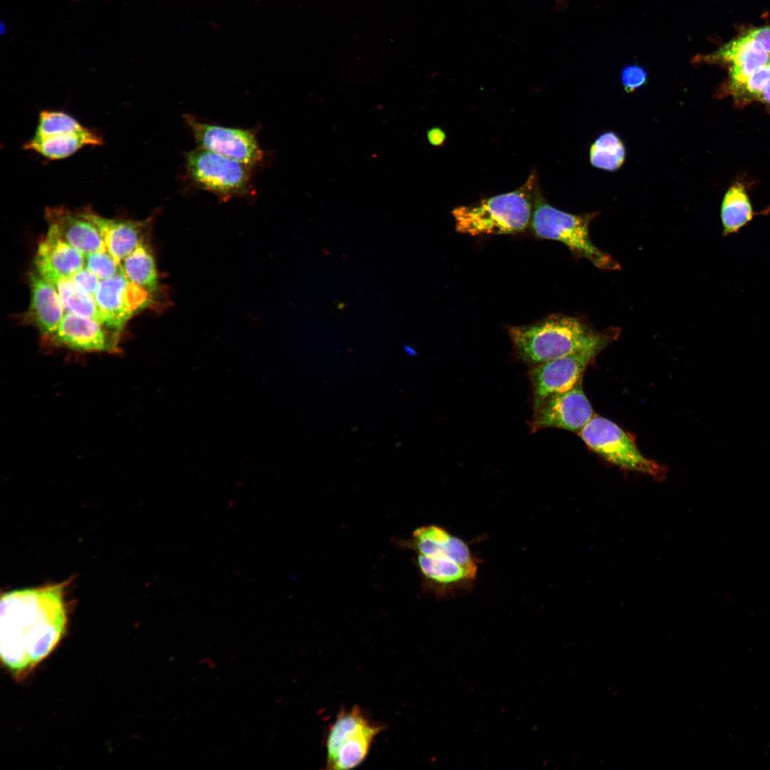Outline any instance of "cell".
<instances>
[{
    "mask_svg": "<svg viewBox=\"0 0 770 770\" xmlns=\"http://www.w3.org/2000/svg\"><path fill=\"white\" fill-rule=\"evenodd\" d=\"M621 78L625 91L632 93L647 83L648 75L644 68L634 64L623 68Z\"/></svg>",
    "mask_w": 770,
    "mask_h": 770,
    "instance_id": "484cf974",
    "label": "cell"
},
{
    "mask_svg": "<svg viewBox=\"0 0 770 770\" xmlns=\"http://www.w3.org/2000/svg\"><path fill=\"white\" fill-rule=\"evenodd\" d=\"M381 725L372 722L359 707L342 709L329 727L326 739V769L346 770L366 758Z\"/></svg>",
    "mask_w": 770,
    "mask_h": 770,
    "instance_id": "52a82bcc",
    "label": "cell"
},
{
    "mask_svg": "<svg viewBox=\"0 0 770 770\" xmlns=\"http://www.w3.org/2000/svg\"><path fill=\"white\" fill-rule=\"evenodd\" d=\"M103 143L102 136L81 125L71 115L58 111H42L34 136L24 145L48 160L68 158L81 148Z\"/></svg>",
    "mask_w": 770,
    "mask_h": 770,
    "instance_id": "9c48e42d",
    "label": "cell"
},
{
    "mask_svg": "<svg viewBox=\"0 0 770 770\" xmlns=\"http://www.w3.org/2000/svg\"><path fill=\"white\" fill-rule=\"evenodd\" d=\"M84 260V267L100 280L110 279L123 270L120 261L108 251L85 255Z\"/></svg>",
    "mask_w": 770,
    "mask_h": 770,
    "instance_id": "cb8c5ba5",
    "label": "cell"
},
{
    "mask_svg": "<svg viewBox=\"0 0 770 770\" xmlns=\"http://www.w3.org/2000/svg\"><path fill=\"white\" fill-rule=\"evenodd\" d=\"M604 347L592 346L532 367L528 376L533 410L548 398L578 384L587 365Z\"/></svg>",
    "mask_w": 770,
    "mask_h": 770,
    "instance_id": "8fae6325",
    "label": "cell"
},
{
    "mask_svg": "<svg viewBox=\"0 0 770 770\" xmlns=\"http://www.w3.org/2000/svg\"><path fill=\"white\" fill-rule=\"evenodd\" d=\"M593 417V409L580 381L573 389L548 398L534 409L530 428L533 433L556 428L578 433Z\"/></svg>",
    "mask_w": 770,
    "mask_h": 770,
    "instance_id": "4fadbf2b",
    "label": "cell"
},
{
    "mask_svg": "<svg viewBox=\"0 0 770 770\" xmlns=\"http://www.w3.org/2000/svg\"><path fill=\"white\" fill-rule=\"evenodd\" d=\"M403 349H404V352L408 355L411 356V355L414 354V353H415V351L414 350V349L410 346H406V345L404 346Z\"/></svg>",
    "mask_w": 770,
    "mask_h": 770,
    "instance_id": "1f68e13d",
    "label": "cell"
},
{
    "mask_svg": "<svg viewBox=\"0 0 770 770\" xmlns=\"http://www.w3.org/2000/svg\"><path fill=\"white\" fill-rule=\"evenodd\" d=\"M769 54L759 43L746 34L729 41L714 53L697 57L696 60L697 62L722 61L732 63L729 69L731 87L733 93L736 94L756 69L768 63Z\"/></svg>",
    "mask_w": 770,
    "mask_h": 770,
    "instance_id": "9a60e30c",
    "label": "cell"
},
{
    "mask_svg": "<svg viewBox=\"0 0 770 770\" xmlns=\"http://www.w3.org/2000/svg\"><path fill=\"white\" fill-rule=\"evenodd\" d=\"M767 64L770 66V55L769 56V60H768V63Z\"/></svg>",
    "mask_w": 770,
    "mask_h": 770,
    "instance_id": "d6a6232c",
    "label": "cell"
},
{
    "mask_svg": "<svg viewBox=\"0 0 770 770\" xmlns=\"http://www.w3.org/2000/svg\"><path fill=\"white\" fill-rule=\"evenodd\" d=\"M427 139L432 145H441L446 140V133L440 128H432L427 131Z\"/></svg>",
    "mask_w": 770,
    "mask_h": 770,
    "instance_id": "f1b7e54d",
    "label": "cell"
},
{
    "mask_svg": "<svg viewBox=\"0 0 770 770\" xmlns=\"http://www.w3.org/2000/svg\"><path fill=\"white\" fill-rule=\"evenodd\" d=\"M122 269L132 282L155 294L159 288L158 272L152 251L145 243L123 260Z\"/></svg>",
    "mask_w": 770,
    "mask_h": 770,
    "instance_id": "7402d4cb",
    "label": "cell"
},
{
    "mask_svg": "<svg viewBox=\"0 0 770 770\" xmlns=\"http://www.w3.org/2000/svg\"><path fill=\"white\" fill-rule=\"evenodd\" d=\"M71 278L81 288L95 297L101 280L87 268L84 267Z\"/></svg>",
    "mask_w": 770,
    "mask_h": 770,
    "instance_id": "4316f807",
    "label": "cell"
},
{
    "mask_svg": "<svg viewBox=\"0 0 770 770\" xmlns=\"http://www.w3.org/2000/svg\"><path fill=\"white\" fill-rule=\"evenodd\" d=\"M95 299L104 325L120 332L134 314L154 302V294L132 282L122 270L110 279L101 280Z\"/></svg>",
    "mask_w": 770,
    "mask_h": 770,
    "instance_id": "7c38bea8",
    "label": "cell"
},
{
    "mask_svg": "<svg viewBox=\"0 0 770 770\" xmlns=\"http://www.w3.org/2000/svg\"><path fill=\"white\" fill-rule=\"evenodd\" d=\"M402 543L415 553L423 590L436 599H451L473 590L481 560L471 543L435 524L419 527Z\"/></svg>",
    "mask_w": 770,
    "mask_h": 770,
    "instance_id": "7a4b0ae2",
    "label": "cell"
},
{
    "mask_svg": "<svg viewBox=\"0 0 770 770\" xmlns=\"http://www.w3.org/2000/svg\"><path fill=\"white\" fill-rule=\"evenodd\" d=\"M757 99L770 106V83L764 88Z\"/></svg>",
    "mask_w": 770,
    "mask_h": 770,
    "instance_id": "f546056e",
    "label": "cell"
},
{
    "mask_svg": "<svg viewBox=\"0 0 770 770\" xmlns=\"http://www.w3.org/2000/svg\"><path fill=\"white\" fill-rule=\"evenodd\" d=\"M81 212L96 227L108 252L118 261L124 260L144 243V222L108 219L87 209Z\"/></svg>",
    "mask_w": 770,
    "mask_h": 770,
    "instance_id": "ac0fdd59",
    "label": "cell"
},
{
    "mask_svg": "<svg viewBox=\"0 0 770 770\" xmlns=\"http://www.w3.org/2000/svg\"><path fill=\"white\" fill-rule=\"evenodd\" d=\"M508 334L516 356L532 367L592 346H605L612 337L563 314L550 315L528 325L510 327Z\"/></svg>",
    "mask_w": 770,
    "mask_h": 770,
    "instance_id": "3957f363",
    "label": "cell"
},
{
    "mask_svg": "<svg viewBox=\"0 0 770 770\" xmlns=\"http://www.w3.org/2000/svg\"><path fill=\"white\" fill-rule=\"evenodd\" d=\"M535 173L519 188L456 207L451 212L458 232L472 236L523 232L533 217L538 184Z\"/></svg>",
    "mask_w": 770,
    "mask_h": 770,
    "instance_id": "277c9868",
    "label": "cell"
},
{
    "mask_svg": "<svg viewBox=\"0 0 770 770\" xmlns=\"http://www.w3.org/2000/svg\"><path fill=\"white\" fill-rule=\"evenodd\" d=\"M720 216L724 236L738 232L752 220V205L741 184L735 183L726 192Z\"/></svg>",
    "mask_w": 770,
    "mask_h": 770,
    "instance_id": "44dd1931",
    "label": "cell"
},
{
    "mask_svg": "<svg viewBox=\"0 0 770 770\" xmlns=\"http://www.w3.org/2000/svg\"><path fill=\"white\" fill-rule=\"evenodd\" d=\"M597 215V212L574 215L558 210L546 202L537 186L530 226L536 237L563 243L576 256L588 260L599 269L618 270V262L590 238L589 226Z\"/></svg>",
    "mask_w": 770,
    "mask_h": 770,
    "instance_id": "5b68a950",
    "label": "cell"
},
{
    "mask_svg": "<svg viewBox=\"0 0 770 770\" xmlns=\"http://www.w3.org/2000/svg\"><path fill=\"white\" fill-rule=\"evenodd\" d=\"M64 582L6 592L1 597V659L22 677L45 659L67 623Z\"/></svg>",
    "mask_w": 770,
    "mask_h": 770,
    "instance_id": "6da1fadb",
    "label": "cell"
},
{
    "mask_svg": "<svg viewBox=\"0 0 770 770\" xmlns=\"http://www.w3.org/2000/svg\"><path fill=\"white\" fill-rule=\"evenodd\" d=\"M183 119L197 147L254 168L262 163L265 153L255 130L209 123L190 114Z\"/></svg>",
    "mask_w": 770,
    "mask_h": 770,
    "instance_id": "30bf717a",
    "label": "cell"
},
{
    "mask_svg": "<svg viewBox=\"0 0 770 770\" xmlns=\"http://www.w3.org/2000/svg\"><path fill=\"white\" fill-rule=\"evenodd\" d=\"M84 255L73 247L51 227L38 244L35 259L37 270H50L71 277L84 267Z\"/></svg>",
    "mask_w": 770,
    "mask_h": 770,
    "instance_id": "d6986e66",
    "label": "cell"
},
{
    "mask_svg": "<svg viewBox=\"0 0 770 770\" xmlns=\"http://www.w3.org/2000/svg\"><path fill=\"white\" fill-rule=\"evenodd\" d=\"M591 165L598 169L615 172L626 159V148L620 137L613 131L600 134L589 151Z\"/></svg>",
    "mask_w": 770,
    "mask_h": 770,
    "instance_id": "603a6c76",
    "label": "cell"
},
{
    "mask_svg": "<svg viewBox=\"0 0 770 770\" xmlns=\"http://www.w3.org/2000/svg\"><path fill=\"white\" fill-rule=\"evenodd\" d=\"M751 38L759 43L770 53V27H761L750 30L747 34Z\"/></svg>",
    "mask_w": 770,
    "mask_h": 770,
    "instance_id": "83f0119b",
    "label": "cell"
},
{
    "mask_svg": "<svg viewBox=\"0 0 770 770\" xmlns=\"http://www.w3.org/2000/svg\"><path fill=\"white\" fill-rule=\"evenodd\" d=\"M31 303L28 317L46 337L56 332L65 310L55 287L36 270L30 273Z\"/></svg>",
    "mask_w": 770,
    "mask_h": 770,
    "instance_id": "e0dca14e",
    "label": "cell"
},
{
    "mask_svg": "<svg viewBox=\"0 0 770 770\" xmlns=\"http://www.w3.org/2000/svg\"><path fill=\"white\" fill-rule=\"evenodd\" d=\"M770 83V66L766 64L756 69L749 78L744 87L736 93L744 98H758L764 88Z\"/></svg>",
    "mask_w": 770,
    "mask_h": 770,
    "instance_id": "d4e9b609",
    "label": "cell"
},
{
    "mask_svg": "<svg viewBox=\"0 0 770 770\" xmlns=\"http://www.w3.org/2000/svg\"><path fill=\"white\" fill-rule=\"evenodd\" d=\"M578 434L589 448L607 462L656 480L665 478L666 469L643 456L629 435L612 421L594 416Z\"/></svg>",
    "mask_w": 770,
    "mask_h": 770,
    "instance_id": "ba28073f",
    "label": "cell"
},
{
    "mask_svg": "<svg viewBox=\"0 0 770 770\" xmlns=\"http://www.w3.org/2000/svg\"><path fill=\"white\" fill-rule=\"evenodd\" d=\"M185 178L222 200L254 194L255 168L197 147L184 153Z\"/></svg>",
    "mask_w": 770,
    "mask_h": 770,
    "instance_id": "8992f818",
    "label": "cell"
},
{
    "mask_svg": "<svg viewBox=\"0 0 770 770\" xmlns=\"http://www.w3.org/2000/svg\"><path fill=\"white\" fill-rule=\"evenodd\" d=\"M118 338L119 332L94 319L66 312L51 340L81 351L115 352Z\"/></svg>",
    "mask_w": 770,
    "mask_h": 770,
    "instance_id": "5bb4252c",
    "label": "cell"
},
{
    "mask_svg": "<svg viewBox=\"0 0 770 770\" xmlns=\"http://www.w3.org/2000/svg\"><path fill=\"white\" fill-rule=\"evenodd\" d=\"M36 271L55 287L66 313L94 319L104 325L94 296L81 288L71 277L60 276L50 270Z\"/></svg>",
    "mask_w": 770,
    "mask_h": 770,
    "instance_id": "ffe728a7",
    "label": "cell"
},
{
    "mask_svg": "<svg viewBox=\"0 0 770 770\" xmlns=\"http://www.w3.org/2000/svg\"><path fill=\"white\" fill-rule=\"evenodd\" d=\"M46 219L60 237L84 255L106 252V246L96 227L82 212L64 207H47Z\"/></svg>",
    "mask_w": 770,
    "mask_h": 770,
    "instance_id": "2e32d148",
    "label": "cell"
},
{
    "mask_svg": "<svg viewBox=\"0 0 770 770\" xmlns=\"http://www.w3.org/2000/svg\"><path fill=\"white\" fill-rule=\"evenodd\" d=\"M8 31H9V27H8L7 24L6 22L3 21H0V34L1 36L6 35V34H7Z\"/></svg>",
    "mask_w": 770,
    "mask_h": 770,
    "instance_id": "4dcf8cb0",
    "label": "cell"
}]
</instances>
